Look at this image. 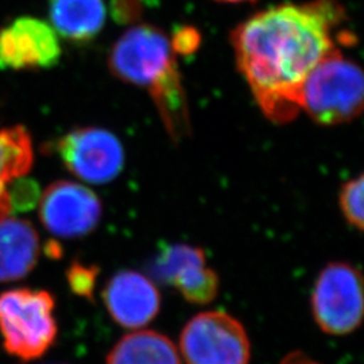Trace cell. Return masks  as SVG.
I'll use <instances>...</instances> for the list:
<instances>
[{"mask_svg":"<svg viewBox=\"0 0 364 364\" xmlns=\"http://www.w3.org/2000/svg\"><path fill=\"white\" fill-rule=\"evenodd\" d=\"M103 215L97 195L73 181L52 183L39 198L43 227L58 237L77 239L95 231Z\"/></svg>","mask_w":364,"mask_h":364,"instance_id":"cell-8","label":"cell"},{"mask_svg":"<svg viewBox=\"0 0 364 364\" xmlns=\"http://www.w3.org/2000/svg\"><path fill=\"white\" fill-rule=\"evenodd\" d=\"M64 166L81 181L103 185L114 181L124 168V149L117 135L99 127L68 132L55 144Z\"/></svg>","mask_w":364,"mask_h":364,"instance_id":"cell-7","label":"cell"},{"mask_svg":"<svg viewBox=\"0 0 364 364\" xmlns=\"http://www.w3.org/2000/svg\"><path fill=\"white\" fill-rule=\"evenodd\" d=\"M173 52L181 55H191L198 49L201 43V34L195 27L182 26L174 33L173 38L170 39Z\"/></svg>","mask_w":364,"mask_h":364,"instance_id":"cell-19","label":"cell"},{"mask_svg":"<svg viewBox=\"0 0 364 364\" xmlns=\"http://www.w3.org/2000/svg\"><path fill=\"white\" fill-rule=\"evenodd\" d=\"M153 273L195 305H207L219 294V275L207 264L203 248L182 243L169 245L156 257Z\"/></svg>","mask_w":364,"mask_h":364,"instance_id":"cell-10","label":"cell"},{"mask_svg":"<svg viewBox=\"0 0 364 364\" xmlns=\"http://www.w3.org/2000/svg\"><path fill=\"white\" fill-rule=\"evenodd\" d=\"M279 364H321L317 360H314L312 358H309L308 355H305L304 352H291L289 353L287 358L282 359V362Z\"/></svg>","mask_w":364,"mask_h":364,"instance_id":"cell-21","label":"cell"},{"mask_svg":"<svg viewBox=\"0 0 364 364\" xmlns=\"http://www.w3.org/2000/svg\"><path fill=\"white\" fill-rule=\"evenodd\" d=\"M363 102V72L336 48L305 80L299 105L316 123L338 126L359 117Z\"/></svg>","mask_w":364,"mask_h":364,"instance_id":"cell-3","label":"cell"},{"mask_svg":"<svg viewBox=\"0 0 364 364\" xmlns=\"http://www.w3.org/2000/svg\"><path fill=\"white\" fill-rule=\"evenodd\" d=\"M105 364H181L173 341L156 331H134L120 338Z\"/></svg>","mask_w":364,"mask_h":364,"instance_id":"cell-14","label":"cell"},{"mask_svg":"<svg viewBox=\"0 0 364 364\" xmlns=\"http://www.w3.org/2000/svg\"><path fill=\"white\" fill-rule=\"evenodd\" d=\"M108 68L115 77L146 88L174 141L191 131L189 107L176 53L159 27L132 26L114 43Z\"/></svg>","mask_w":364,"mask_h":364,"instance_id":"cell-2","label":"cell"},{"mask_svg":"<svg viewBox=\"0 0 364 364\" xmlns=\"http://www.w3.org/2000/svg\"><path fill=\"white\" fill-rule=\"evenodd\" d=\"M363 176L346 182L338 195L341 213L347 223L358 231L363 230Z\"/></svg>","mask_w":364,"mask_h":364,"instance_id":"cell-16","label":"cell"},{"mask_svg":"<svg viewBox=\"0 0 364 364\" xmlns=\"http://www.w3.org/2000/svg\"><path fill=\"white\" fill-rule=\"evenodd\" d=\"M363 279L347 262H332L320 272L312 290L314 321L323 332L346 336L363 320Z\"/></svg>","mask_w":364,"mask_h":364,"instance_id":"cell-5","label":"cell"},{"mask_svg":"<svg viewBox=\"0 0 364 364\" xmlns=\"http://www.w3.org/2000/svg\"><path fill=\"white\" fill-rule=\"evenodd\" d=\"M55 301L49 291L13 289L0 294V335L11 356L30 362L52 348L57 338Z\"/></svg>","mask_w":364,"mask_h":364,"instance_id":"cell-4","label":"cell"},{"mask_svg":"<svg viewBox=\"0 0 364 364\" xmlns=\"http://www.w3.org/2000/svg\"><path fill=\"white\" fill-rule=\"evenodd\" d=\"M180 351L186 364H248L251 343L243 324L228 313H198L183 326Z\"/></svg>","mask_w":364,"mask_h":364,"instance_id":"cell-6","label":"cell"},{"mask_svg":"<svg viewBox=\"0 0 364 364\" xmlns=\"http://www.w3.org/2000/svg\"><path fill=\"white\" fill-rule=\"evenodd\" d=\"M49 16L55 33L70 42L85 43L103 30L105 0H50Z\"/></svg>","mask_w":364,"mask_h":364,"instance_id":"cell-13","label":"cell"},{"mask_svg":"<svg viewBox=\"0 0 364 364\" xmlns=\"http://www.w3.org/2000/svg\"><path fill=\"white\" fill-rule=\"evenodd\" d=\"M105 309L117 326L138 331L149 326L161 309V294L144 274L123 270L111 277L103 290Z\"/></svg>","mask_w":364,"mask_h":364,"instance_id":"cell-11","label":"cell"},{"mask_svg":"<svg viewBox=\"0 0 364 364\" xmlns=\"http://www.w3.org/2000/svg\"><path fill=\"white\" fill-rule=\"evenodd\" d=\"M7 196L11 212H27L37 205L41 198V191L37 182L23 176L9 183Z\"/></svg>","mask_w":364,"mask_h":364,"instance_id":"cell-17","label":"cell"},{"mask_svg":"<svg viewBox=\"0 0 364 364\" xmlns=\"http://www.w3.org/2000/svg\"><path fill=\"white\" fill-rule=\"evenodd\" d=\"M61 54L58 34L42 19L19 16L0 28V69H50L58 64Z\"/></svg>","mask_w":364,"mask_h":364,"instance_id":"cell-9","label":"cell"},{"mask_svg":"<svg viewBox=\"0 0 364 364\" xmlns=\"http://www.w3.org/2000/svg\"><path fill=\"white\" fill-rule=\"evenodd\" d=\"M215 1H220V3H255L257 0H215Z\"/></svg>","mask_w":364,"mask_h":364,"instance_id":"cell-22","label":"cell"},{"mask_svg":"<svg viewBox=\"0 0 364 364\" xmlns=\"http://www.w3.org/2000/svg\"><path fill=\"white\" fill-rule=\"evenodd\" d=\"M111 11L114 19L122 25L136 23L144 14L141 0H112Z\"/></svg>","mask_w":364,"mask_h":364,"instance_id":"cell-20","label":"cell"},{"mask_svg":"<svg viewBox=\"0 0 364 364\" xmlns=\"http://www.w3.org/2000/svg\"><path fill=\"white\" fill-rule=\"evenodd\" d=\"M344 19L338 0L285 3L254 14L231 31L237 69L270 122L297 117L302 85L336 49L333 33Z\"/></svg>","mask_w":364,"mask_h":364,"instance_id":"cell-1","label":"cell"},{"mask_svg":"<svg viewBox=\"0 0 364 364\" xmlns=\"http://www.w3.org/2000/svg\"><path fill=\"white\" fill-rule=\"evenodd\" d=\"M39 255L38 232L31 223L0 218V284L23 278L36 267Z\"/></svg>","mask_w":364,"mask_h":364,"instance_id":"cell-12","label":"cell"},{"mask_svg":"<svg viewBox=\"0 0 364 364\" xmlns=\"http://www.w3.org/2000/svg\"><path fill=\"white\" fill-rule=\"evenodd\" d=\"M97 275L99 269L96 266H85L78 262L72 263L66 272V278L70 290L84 299H92Z\"/></svg>","mask_w":364,"mask_h":364,"instance_id":"cell-18","label":"cell"},{"mask_svg":"<svg viewBox=\"0 0 364 364\" xmlns=\"http://www.w3.org/2000/svg\"><path fill=\"white\" fill-rule=\"evenodd\" d=\"M33 161V144L25 127L0 129V218L11 213L7 196L9 183L26 176Z\"/></svg>","mask_w":364,"mask_h":364,"instance_id":"cell-15","label":"cell"}]
</instances>
